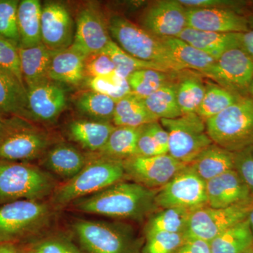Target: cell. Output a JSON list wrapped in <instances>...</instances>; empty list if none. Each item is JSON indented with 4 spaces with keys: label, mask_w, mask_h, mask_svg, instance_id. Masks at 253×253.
<instances>
[{
    "label": "cell",
    "mask_w": 253,
    "mask_h": 253,
    "mask_svg": "<svg viewBox=\"0 0 253 253\" xmlns=\"http://www.w3.org/2000/svg\"><path fill=\"white\" fill-rule=\"evenodd\" d=\"M157 191L133 181H121L76 200L69 206L86 214L141 221L157 209L155 201Z\"/></svg>",
    "instance_id": "1"
},
{
    "label": "cell",
    "mask_w": 253,
    "mask_h": 253,
    "mask_svg": "<svg viewBox=\"0 0 253 253\" xmlns=\"http://www.w3.org/2000/svg\"><path fill=\"white\" fill-rule=\"evenodd\" d=\"M126 176L122 161L96 155L89 160L84 168L72 179L58 185L51 194L54 208L69 206L76 200L99 192L123 181Z\"/></svg>",
    "instance_id": "2"
},
{
    "label": "cell",
    "mask_w": 253,
    "mask_h": 253,
    "mask_svg": "<svg viewBox=\"0 0 253 253\" xmlns=\"http://www.w3.org/2000/svg\"><path fill=\"white\" fill-rule=\"evenodd\" d=\"M58 185L55 176L42 168L0 160V204L19 200L43 201Z\"/></svg>",
    "instance_id": "3"
},
{
    "label": "cell",
    "mask_w": 253,
    "mask_h": 253,
    "mask_svg": "<svg viewBox=\"0 0 253 253\" xmlns=\"http://www.w3.org/2000/svg\"><path fill=\"white\" fill-rule=\"evenodd\" d=\"M54 144L49 132L26 118L5 116L0 125V160L29 163Z\"/></svg>",
    "instance_id": "4"
},
{
    "label": "cell",
    "mask_w": 253,
    "mask_h": 253,
    "mask_svg": "<svg viewBox=\"0 0 253 253\" xmlns=\"http://www.w3.org/2000/svg\"><path fill=\"white\" fill-rule=\"evenodd\" d=\"M110 36L120 47L136 59L160 65L169 71H181L179 64L158 38L126 17L113 16L108 21Z\"/></svg>",
    "instance_id": "5"
},
{
    "label": "cell",
    "mask_w": 253,
    "mask_h": 253,
    "mask_svg": "<svg viewBox=\"0 0 253 253\" xmlns=\"http://www.w3.org/2000/svg\"><path fill=\"white\" fill-rule=\"evenodd\" d=\"M72 230L85 253H140V244L129 224L76 219Z\"/></svg>",
    "instance_id": "6"
},
{
    "label": "cell",
    "mask_w": 253,
    "mask_h": 253,
    "mask_svg": "<svg viewBox=\"0 0 253 253\" xmlns=\"http://www.w3.org/2000/svg\"><path fill=\"white\" fill-rule=\"evenodd\" d=\"M214 144L237 152L253 146V99L241 96L234 104L206 121Z\"/></svg>",
    "instance_id": "7"
},
{
    "label": "cell",
    "mask_w": 253,
    "mask_h": 253,
    "mask_svg": "<svg viewBox=\"0 0 253 253\" xmlns=\"http://www.w3.org/2000/svg\"><path fill=\"white\" fill-rule=\"evenodd\" d=\"M43 201L19 200L0 206V243H18L49 226L54 211Z\"/></svg>",
    "instance_id": "8"
},
{
    "label": "cell",
    "mask_w": 253,
    "mask_h": 253,
    "mask_svg": "<svg viewBox=\"0 0 253 253\" xmlns=\"http://www.w3.org/2000/svg\"><path fill=\"white\" fill-rule=\"evenodd\" d=\"M160 121L169 136L168 154L179 162L191 164L214 144L208 136L206 121L196 113Z\"/></svg>",
    "instance_id": "9"
},
{
    "label": "cell",
    "mask_w": 253,
    "mask_h": 253,
    "mask_svg": "<svg viewBox=\"0 0 253 253\" xmlns=\"http://www.w3.org/2000/svg\"><path fill=\"white\" fill-rule=\"evenodd\" d=\"M253 211V194L228 207L198 208L191 213L186 236L211 242L223 231L247 219Z\"/></svg>",
    "instance_id": "10"
},
{
    "label": "cell",
    "mask_w": 253,
    "mask_h": 253,
    "mask_svg": "<svg viewBox=\"0 0 253 253\" xmlns=\"http://www.w3.org/2000/svg\"><path fill=\"white\" fill-rule=\"evenodd\" d=\"M155 201L158 208H182L192 212L207 206L206 181L189 165L158 190Z\"/></svg>",
    "instance_id": "11"
},
{
    "label": "cell",
    "mask_w": 253,
    "mask_h": 253,
    "mask_svg": "<svg viewBox=\"0 0 253 253\" xmlns=\"http://www.w3.org/2000/svg\"><path fill=\"white\" fill-rule=\"evenodd\" d=\"M126 177L149 189L159 190L189 165L169 154L144 157L134 156L123 161Z\"/></svg>",
    "instance_id": "12"
},
{
    "label": "cell",
    "mask_w": 253,
    "mask_h": 253,
    "mask_svg": "<svg viewBox=\"0 0 253 253\" xmlns=\"http://www.w3.org/2000/svg\"><path fill=\"white\" fill-rule=\"evenodd\" d=\"M219 86L241 96L253 81V59L241 47L228 50L205 73Z\"/></svg>",
    "instance_id": "13"
},
{
    "label": "cell",
    "mask_w": 253,
    "mask_h": 253,
    "mask_svg": "<svg viewBox=\"0 0 253 253\" xmlns=\"http://www.w3.org/2000/svg\"><path fill=\"white\" fill-rule=\"evenodd\" d=\"M112 41L108 22L101 10L94 4H87L78 11L73 48L85 57L103 51Z\"/></svg>",
    "instance_id": "14"
},
{
    "label": "cell",
    "mask_w": 253,
    "mask_h": 253,
    "mask_svg": "<svg viewBox=\"0 0 253 253\" xmlns=\"http://www.w3.org/2000/svg\"><path fill=\"white\" fill-rule=\"evenodd\" d=\"M26 89L29 121L44 124L56 122L67 105V93L61 84L49 79Z\"/></svg>",
    "instance_id": "15"
},
{
    "label": "cell",
    "mask_w": 253,
    "mask_h": 253,
    "mask_svg": "<svg viewBox=\"0 0 253 253\" xmlns=\"http://www.w3.org/2000/svg\"><path fill=\"white\" fill-rule=\"evenodd\" d=\"M75 28L71 13L63 3L48 1L42 5V43L50 51L56 52L71 46Z\"/></svg>",
    "instance_id": "16"
},
{
    "label": "cell",
    "mask_w": 253,
    "mask_h": 253,
    "mask_svg": "<svg viewBox=\"0 0 253 253\" xmlns=\"http://www.w3.org/2000/svg\"><path fill=\"white\" fill-rule=\"evenodd\" d=\"M141 23L143 28L158 38H177L187 28V9L179 0L156 1L145 10Z\"/></svg>",
    "instance_id": "17"
},
{
    "label": "cell",
    "mask_w": 253,
    "mask_h": 253,
    "mask_svg": "<svg viewBox=\"0 0 253 253\" xmlns=\"http://www.w3.org/2000/svg\"><path fill=\"white\" fill-rule=\"evenodd\" d=\"M187 27L213 33H244L249 31V22L230 8H191L187 9Z\"/></svg>",
    "instance_id": "18"
},
{
    "label": "cell",
    "mask_w": 253,
    "mask_h": 253,
    "mask_svg": "<svg viewBox=\"0 0 253 253\" xmlns=\"http://www.w3.org/2000/svg\"><path fill=\"white\" fill-rule=\"evenodd\" d=\"M40 160L42 169L64 182L77 175L89 161L76 146L63 141L54 143Z\"/></svg>",
    "instance_id": "19"
},
{
    "label": "cell",
    "mask_w": 253,
    "mask_h": 253,
    "mask_svg": "<svg viewBox=\"0 0 253 253\" xmlns=\"http://www.w3.org/2000/svg\"><path fill=\"white\" fill-rule=\"evenodd\" d=\"M206 189L207 206L213 208L232 206L253 194L235 169L206 181Z\"/></svg>",
    "instance_id": "20"
},
{
    "label": "cell",
    "mask_w": 253,
    "mask_h": 253,
    "mask_svg": "<svg viewBox=\"0 0 253 253\" xmlns=\"http://www.w3.org/2000/svg\"><path fill=\"white\" fill-rule=\"evenodd\" d=\"M242 33H220L186 28L177 38L217 60L228 50L241 47Z\"/></svg>",
    "instance_id": "21"
},
{
    "label": "cell",
    "mask_w": 253,
    "mask_h": 253,
    "mask_svg": "<svg viewBox=\"0 0 253 253\" xmlns=\"http://www.w3.org/2000/svg\"><path fill=\"white\" fill-rule=\"evenodd\" d=\"M115 128L112 123L99 122L86 118L71 121L66 133L70 140L83 149L98 154L104 147Z\"/></svg>",
    "instance_id": "22"
},
{
    "label": "cell",
    "mask_w": 253,
    "mask_h": 253,
    "mask_svg": "<svg viewBox=\"0 0 253 253\" xmlns=\"http://www.w3.org/2000/svg\"><path fill=\"white\" fill-rule=\"evenodd\" d=\"M0 114L29 120L27 89L13 73L0 68Z\"/></svg>",
    "instance_id": "23"
},
{
    "label": "cell",
    "mask_w": 253,
    "mask_h": 253,
    "mask_svg": "<svg viewBox=\"0 0 253 253\" xmlns=\"http://www.w3.org/2000/svg\"><path fill=\"white\" fill-rule=\"evenodd\" d=\"M86 57L72 46L53 53L49 79L60 84L77 85L84 78Z\"/></svg>",
    "instance_id": "24"
},
{
    "label": "cell",
    "mask_w": 253,
    "mask_h": 253,
    "mask_svg": "<svg viewBox=\"0 0 253 253\" xmlns=\"http://www.w3.org/2000/svg\"><path fill=\"white\" fill-rule=\"evenodd\" d=\"M53 53L42 43L32 47L18 48L21 75L26 88L49 80Z\"/></svg>",
    "instance_id": "25"
},
{
    "label": "cell",
    "mask_w": 253,
    "mask_h": 253,
    "mask_svg": "<svg viewBox=\"0 0 253 253\" xmlns=\"http://www.w3.org/2000/svg\"><path fill=\"white\" fill-rule=\"evenodd\" d=\"M189 166L206 182L234 169V153L212 144L201 153Z\"/></svg>",
    "instance_id": "26"
},
{
    "label": "cell",
    "mask_w": 253,
    "mask_h": 253,
    "mask_svg": "<svg viewBox=\"0 0 253 253\" xmlns=\"http://www.w3.org/2000/svg\"><path fill=\"white\" fill-rule=\"evenodd\" d=\"M42 9V5L38 0L19 1L17 16L19 47L29 48L41 44Z\"/></svg>",
    "instance_id": "27"
},
{
    "label": "cell",
    "mask_w": 253,
    "mask_h": 253,
    "mask_svg": "<svg viewBox=\"0 0 253 253\" xmlns=\"http://www.w3.org/2000/svg\"><path fill=\"white\" fill-rule=\"evenodd\" d=\"M158 121L146 108L144 99L131 94L116 102L112 123L116 126L136 128Z\"/></svg>",
    "instance_id": "28"
},
{
    "label": "cell",
    "mask_w": 253,
    "mask_h": 253,
    "mask_svg": "<svg viewBox=\"0 0 253 253\" xmlns=\"http://www.w3.org/2000/svg\"><path fill=\"white\" fill-rule=\"evenodd\" d=\"M140 127L116 126L104 147L96 154L102 157L124 161L138 156L137 141Z\"/></svg>",
    "instance_id": "29"
},
{
    "label": "cell",
    "mask_w": 253,
    "mask_h": 253,
    "mask_svg": "<svg viewBox=\"0 0 253 253\" xmlns=\"http://www.w3.org/2000/svg\"><path fill=\"white\" fill-rule=\"evenodd\" d=\"M78 112L91 121L112 123L116 101L96 91H83L74 99Z\"/></svg>",
    "instance_id": "30"
},
{
    "label": "cell",
    "mask_w": 253,
    "mask_h": 253,
    "mask_svg": "<svg viewBox=\"0 0 253 253\" xmlns=\"http://www.w3.org/2000/svg\"><path fill=\"white\" fill-rule=\"evenodd\" d=\"M210 244L212 253H244L253 247V234L249 218L223 231Z\"/></svg>",
    "instance_id": "31"
},
{
    "label": "cell",
    "mask_w": 253,
    "mask_h": 253,
    "mask_svg": "<svg viewBox=\"0 0 253 253\" xmlns=\"http://www.w3.org/2000/svg\"><path fill=\"white\" fill-rule=\"evenodd\" d=\"M174 59L184 69L191 68L202 73L211 69L216 59L177 38H162Z\"/></svg>",
    "instance_id": "32"
},
{
    "label": "cell",
    "mask_w": 253,
    "mask_h": 253,
    "mask_svg": "<svg viewBox=\"0 0 253 253\" xmlns=\"http://www.w3.org/2000/svg\"><path fill=\"white\" fill-rule=\"evenodd\" d=\"M191 211L182 208H165L150 216L144 227V234L167 232L185 234Z\"/></svg>",
    "instance_id": "33"
},
{
    "label": "cell",
    "mask_w": 253,
    "mask_h": 253,
    "mask_svg": "<svg viewBox=\"0 0 253 253\" xmlns=\"http://www.w3.org/2000/svg\"><path fill=\"white\" fill-rule=\"evenodd\" d=\"M144 101L149 112L158 120L174 119L182 116L176 97V84L169 82Z\"/></svg>",
    "instance_id": "34"
},
{
    "label": "cell",
    "mask_w": 253,
    "mask_h": 253,
    "mask_svg": "<svg viewBox=\"0 0 253 253\" xmlns=\"http://www.w3.org/2000/svg\"><path fill=\"white\" fill-rule=\"evenodd\" d=\"M103 51L106 53L116 67V72L121 77L127 78L133 73L144 69H154L163 72H169L166 68L156 63L142 61L136 59L131 55L123 51L119 46L113 41H110L108 45Z\"/></svg>",
    "instance_id": "35"
},
{
    "label": "cell",
    "mask_w": 253,
    "mask_h": 253,
    "mask_svg": "<svg viewBox=\"0 0 253 253\" xmlns=\"http://www.w3.org/2000/svg\"><path fill=\"white\" fill-rule=\"evenodd\" d=\"M241 96L213 84L206 89L204 99L196 113L205 121H207L234 104Z\"/></svg>",
    "instance_id": "36"
},
{
    "label": "cell",
    "mask_w": 253,
    "mask_h": 253,
    "mask_svg": "<svg viewBox=\"0 0 253 253\" xmlns=\"http://www.w3.org/2000/svg\"><path fill=\"white\" fill-rule=\"evenodd\" d=\"M131 92L144 99L169 83L168 73L154 69H144L133 73L127 78Z\"/></svg>",
    "instance_id": "37"
},
{
    "label": "cell",
    "mask_w": 253,
    "mask_h": 253,
    "mask_svg": "<svg viewBox=\"0 0 253 253\" xmlns=\"http://www.w3.org/2000/svg\"><path fill=\"white\" fill-rule=\"evenodd\" d=\"M206 91V88L197 78H187L176 84V97L182 115L196 113Z\"/></svg>",
    "instance_id": "38"
},
{
    "label": "cell",
    "mask_w": 253,
    "mask_h": 253,
    "mask_svg": "<svg viewBox=\"0 0 253 253\" xmlns=\"http://www.w3.org/2000/svg\"><path fill=\"white\" fill-rule=\"evenodd\" d=\"M87 85L90 90L106 95L116 102L132 94L127 80L116 72L87 80Z\"/></svg>",
    "instance_id": "39"
},
{
    "label": "cell",
    "mask_w": 253,
    "mask_h": 253,
    "mask_svg": "<svg viewBox=\"0 0 253 253\" xmlns=\"http://www.w3.org/2000/svg\"><path fill=\"white\" fill-rule=\"evenodd\" d=\"M186 239L185 234L153 232L145 234L142 253H176Z\"/></svg>",
    "instance_id": "40"
},
{
    "label": "cell",
    "mask_w": 253,
    "mask_h": 253,
    "mask_svg": "<svg viewBox=\"0 0 253 253\" xmlns=\"http://www.w3.org/2000/svg\"><path fill=\"white\" fill-rule=\"evenodd\" d=\"M18 0H0V37L20 46L18 28Z\"/></svg>",
    "instance_id": "41"
},
{
    "label": "cell",
    "mask_w": 253,
    "mask_h": 253,
    "mask_svg": "<svg viewBox=\"0 0 253 253\" xmlns=\"http://www.w3.org/2000/svg\"><path fill=\"white\" fill-rule=\"evenodd\" d=\"M116 72L114 63L104 51L86 56L84 60V78L91 79Z\"/></svg>",
    "instance_id": "42"
},
{
    "label": "cell",
    "mask_w": 253,
    "mask_h": 253,
    "mask_svg": "<svg viewBox=\"0 0 253 253\" xmlns=\"http://www.w3.org/2000/svg\"><path fill=\"white\" fill-rule=\"evenodd\" d=\"M0 68L13 73L23 83L18 48L1 37H0Z\"/></svg>",
    "instance_id": "43"
},
{
    "label": "cell",
    "mask_w": 253,
    "mask_h": 253,
    "mask_svg": "<svg viewBox=\"0 0 253 253\" xmlns=\"http://www.w3.org/2000/svg\"><path fill=\"white\" fill-rule=\"evenodd\" d=\"M39 253H85L63 236H52L33 244Z\"/></svg>",
    "instance_id": "44"
},
{
    "label": "cell",
    "mask_w": 253,
    "mask_h": 253,
    "mask_svg": "<svg viewBox=\"0 0 253 253\" xmlns=\"http://www.w3.org/2000/svg\"><path fill=\"white\" fill-rule=\"evenodd\" d=\"M234 169L253 193V156L251 147L234 152Z\"/></svg>",
    "instance_id": "45"
},
{
    "label": "cell",
    "mask_w": 253,
    "mask_h": 253,
    "mask_svg": "<svg viewBox=\"0 0 253 253\" xmlns=\"http://www.w3.org/2000/svg\"><path fill=\"white\" fill-rule=\"evenodd\" d=\"M138 156L144 157L167 154L168 152L163 149L154 136L147 129L146 126H141L140 133L137 141Z\"/></svg>",
    "instance_id": "46"
},
{
    "label": "cell",
    "mask_w": 253,
    "mask_h": 253,
    "mask_svg": "<svg viewBox=\"0 0 253 253\" xmlns=\"http://www.w3.org/2000/svg\"><path fill=\"white\" fill-rule=\"evenodd\" d=\"M176 253H212V251L208 241L186 236L185 241Z\"/></svg>",
    "instance_id": "47"
},
{
    "label": "cell",
    "mask_w": 253,
    "mask_h": 253,
    "mask_svg": "<svg viewBox=\"0 0 253 253\" xmlns=\"http://www.w3.org/2000/svg\"><path fill=\"white\" fill-rule=\"evenodd\" d=\"M186 9L191 8H229L235 4L233 1L222 0H179Z\"/></svg>",
    "instance_id": "48"
},
{
    "label": "cell",
    "mask_w": 253,
    "mask_h": 253,
    "mask_svg": "<svg viewBox=\"0 0 253 253\" xmlns=\"http://www.w3.org/2000/svg\"><path fill=\"white\" fill-rule=\"evenodd\" d=\"M241 48L253 59V27L241 36Z\"/></svg>",
    "instance_id": "49"
},
{
    "label": "cell",
    "mask_w": 253,
    "mask_h": 253,
    "mask_svg": "<svg viewBox=\"0 0 253 253\" xmlns=\"http://www.w3.org/2000/svg\"><path fill=\"white\" fill-rule=\"evenodd\" d=\"M0 253H21V248L16 243H0Z\"/></svg>",
    "instance_id": "50"
},
{
    "label": "cell",
    "mask_w": 253,
    "mask_h": 253,
    "mask_svg": "<svg viewBox=\"0 0 253 253\" xmlns=\"http://www.w3.org/2000/svg\"><path fill=\"white\" fill-rule=\"evenodd\" d=\"M21 253H39L34 245H28V246H21Z\"/></svg>",
    "instance_id": "51"
},
{
    "label": "cell",
    "mask_w": 253,
    "mask_h": 253,
    "mask_svg": "<svg viewBox=\"0 0 253 253\" xmlns=\"http://www.w3.org/2000/svg\"><path fill=\"white\" fill-rule=\"evenodd\" d=\"M249 220L250 222V225H251V231H252L253 243V211L251 212V214H250Z\"/></svg>",
    "instance_id": "52"
},
{
    "label": "cell",
    "mask_w": 253,
    "mask_h": 253,
    "mask_svg": "<svg viewBox=\"0 0 253 253\" xmlns=\"http://www.w3.org/2000/svg\"><path fill=\"white\" fill-rule=\"evenodd\" d=\"M249 91H250V92H251V94H252L253 96V81L252 82V83H251V86H250Z\"/></svg>",
    "instance_id": "53"
},
{
    "label": "cell",
    "mask_w": 253,
    "mask_h": 253,
    "mask_svg": "<svg viewBox=\"0 0 253 253\" xmlns=\"http://www.w3.org/2000/svg\"><path fill=\"white\" fill-rule=\"evenodd\" d=\"M244 253H253V247L250 248L247 251H245Z\"/></svg>",
    "instance_id": "54"
},
{
    "label": "cell",
    "mask_w": 253,
    "mask_h": 253,
    "mask_svg": "<svg viewBox=\"0 0 253 253\" xmlns=\"http://www.w3.org/2000/svg\"><path fill=\"white\" fill-rule=\"evenodd\" d=\"M4 117L5 116H3V115L0 114V125H1V123L2 122L3 119H4Z\"/></svg>",
    "instance_id": "55"
},
{
    "label": "cell",
    "mask_w": 253,
    "mask_h": 253,
    "mask_svg": "<svg viewBox=\"0 0 253 253\" xmlns=\"http://www.w3.org/2000/svg\"><path fill=\"white\" fill-rule=\"evenodd\" d=\"M251 152H252V154H253V146H251Z\"/></svg>",
    "instance_id": "56"
}]
</instances>
